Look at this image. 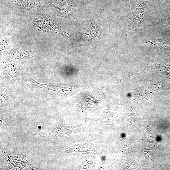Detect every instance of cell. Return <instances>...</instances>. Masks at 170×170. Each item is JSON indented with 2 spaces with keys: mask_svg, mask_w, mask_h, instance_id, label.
<instances>
[{
  "mask_svg": "<svg viewBox=\"0 0 170 170\" xmlns=\"http://www.w3.org/2000/svg\"><path fill=\"white\" fill-rule=\"evenodd\" d=\"M146 2L139 5L137 8H135L133 14L132 18L134 25L136 27H138L141 22V20L143 19L144 10Z\"/></svg>",
  "mask_w": 170,
  "mask_h": 170,
  "instance_id": "obj_1",
  "label": "cell"
}]
</instances>
